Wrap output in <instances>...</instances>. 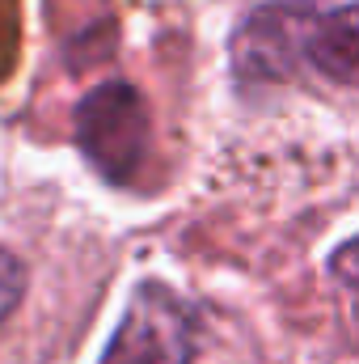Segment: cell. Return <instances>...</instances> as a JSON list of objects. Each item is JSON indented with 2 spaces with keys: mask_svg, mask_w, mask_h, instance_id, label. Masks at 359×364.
Returning a JSON list of instances; mask_svg holds the SVG:
<instances>
[{
  "mask_svg": "<svg viewBox=\"0 0 359 364\" xmlns=\"http://www.w3.org/2000/svg\"><path fill=\"white\" fill-rule=\"evenodd\" d=\"M77 144L110 182H127L148 153V110L127 81H106L77 106Z\"/></svg>",
  "mask_w": 359,
  "mask_h": 364,
  "instance_id": "7a4b0ae2",
  "label": "cell"
},
{
  "mask_svg": "<svg viewBox=\"0 0 359 364\" xmlns=\"http://www.w3.org/2000/svg\"><path fill=\"white\" fill-rule=\"evenodd\" d=\"M21 292H26V267H21V259H17L13 250L0 246V326H4L9 314L17 309Z\"/></svg>",
  "mask_w": 359,
  "mask_h": 364,
  "instance_id": "5b68a950",
  "label": "cell"
},
{
  "mask_svg": "<svg viewBox=\"0 0 359 364\" xmlns=\"http://www.w3.org/2000/svg\"><path fill=\"white\" fill-rule=\"evenodd\" d=\"M334 275H338V284L351 292V309H355V322H359V237H351L347 246H338V255H334Z\"/></svg>",
  "mask_w": 359,
  "mask_h": 364,
  "instance_id": "8992f818",
  "label": "cell"
},
{
  "mask_svg": "<svg viewBox=\"0 0 359 364\" xmlns=\"http://www.w3.org/2000/svg\"><path fill=\"white\" fill-rule=\"evenodd\" d=\"M309 13H313V4H304V0H275V4L254 9L233 43L237 73L250 81H279L292 68H300Z\"/></svg>",
  "mask_w": 359,
  "mask_h": 364,
  "instance_id": "3957f363",
  "label": "cell"
},
{
  "mask_svg": "<svg viewBox=\"0 0 359 364\" xmlns=\"http://www.w3.org/2000/svg\"><path fill=\"white\" fill-rule=\"evenodd\" d=\"M304 64L334 81L359 90V0L338 9H313L304 26Z\"/></svg>",
  "mask_w": 359,
  "mask_h": 364,
  "instance_id": "277c9868",
  "label": "cell"
},
{
  "mask_svg": "<svg viewBox=\"0 0 359 364\" xmlns=\"http://www.w3.org/2000/svg\"><path fill=\"white\" fill-rule=\"evenodd\" d=\"M199 309L165 284H140L127 301L101 364H194Z\"/></svg>",
  "mask_w": 359,
  "mask_h": 364,
  "instance_id": "6da1fadb",
  "label": "cell"
}]
</instances>
